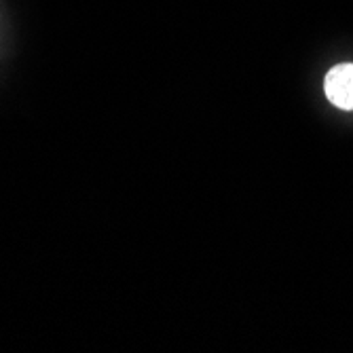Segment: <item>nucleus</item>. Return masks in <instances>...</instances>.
I'll list each match as a JSON object with an SVG mask.
<instances>
[{
    "instance_id": "obj_1",
    "label": "nucleus",
    "mask_w": 353,
    "mask_h": 353,
    "mask_svg": "<svg viewBox=\"0 0 353 353\" xmlns=\"http://www.w3.org/2000/svg\"><path fill=\"white\" fill-rule=\"evenodd\" d=\"M324 95L339 110L353 112V61L336 63L326 72Z\"/></svg>"
}]
</instances>
